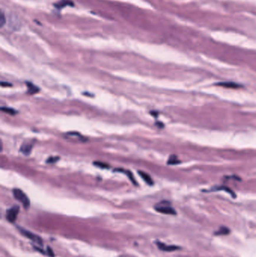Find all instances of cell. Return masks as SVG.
Segmentation results:
<instances>
[{
    "label": "cell",
    "mask_w": 256,
    "mask_h": 257,
    "mask_svg": "<svg viewBox=\"0 0 256 257\" xmlns=\"http://www.w3.org/2000/svg\"><path fill=\"white\" fill-rule=\"evenodd\" d=\"M155 210L158 212L164 214H170V215H175L176 214V210L171 206L170 202L167 201H163L159 202L155 206Z\"/></svg>",
    "instance_id": "cell-1"
},
{
    "label": "cell",
    "mask_w": 256,
    "mask_h": 257,
    "mask_svg": "<svg viewBox=\"0 0 256 257\" xmlns=\"http://www.w3.org/2000/svg\"><path fill=\"white\" fill-rule=\"evenodd\" d=\"M14 196L17 201L20 202L23 205V206L25 207L26 209H28L30 205V202L28 196L26 195L20 189H14L13 190Z\"/></svg>",
    "instance_id": "cell-2"
},
{
    "label": "cell",
    "mask_w": 256,
    "mask_h": 257,
    "mask_svg": "<svg viewBox=\"0 0 256 257\" xmlns=\"http://www.w3.org/2000/svg\"><path fill=\"white\" fill-rule=\"evenodd\" d=\"M17 228H18V229L20 230V232H21V234L23 235H24L25 237H27V238L30 239V240H32V241L35 242L36 244H39V245H41V246L43 245V241H42V239L39 236L37 235H35V234L32 233V232H29V231L26 230V229H23V228H21V227H17Z\"/></svg>",
    "instance_id": "cell-3"
},
{
    "label": "cell",
    "mask_w": 256,
    "mask_h": 257,
    "mask_svg": "<svg viewBox=\"0 0 256 257\" xmlns=\"http://www.w3.org/2000/svg\"><path fill=\"white\" fill-rule=\"evenodd\" d=\"M19 209H20L19 206L14 205V207H11L10 209L8 210L6 213V219L9 223H13L17 220V214L19 213Z\"/></svg>",
    "instance_id": "cell-4"
},
{
    "label": "cell",
    "mask_w": 256,
    "mask_h": 257,
    "mask_svg": "<svg viewBox=\"0 0 256 257\" xmlns=\"http://www.w3.org/2000/svg\"><path fill=\"white\" fill-rule=\"evenodd\" d=\"M156 244L161 251H165V252H171V251H174L180 249V247L178 246L166 245V244H163V243L160 242V241H156Z\"/></svg>",
    "instance_id": "cell-5"
},
{
    "label": "cell",
    "mask_w": 256,
    "mask_h": 257,
    "mask_svg": "<svg viewBox=\"0 0 256 257\" xmlns=\"http://www.w3.org/2000/svg\"><path fill=\"white\" fill-rule=\"evenodd\" d=\"M138 173L139 174L140 176L141 177V178L143 179V180H144L145 182L148 184V185H150V186L153 185L154 182H153V179L151 178V177L148 174H146V172H142V171H138Z\"/></svg>",
    "instance_id": "cell-6"
},
{
    "label": "cell",
    "mask_w": 256,
    "mask_h": 257,
    "mask_svg": "<svg viewBox=\"0 0 256 257\" xmlns=\"http://www.w3.org/2000/svg\"><path fill=\"white\" fill-rule=\"evenodd\" d=\"M216 85L220 86L222 87H226V88H232V89H237L241 87V86L239 84H237L234 82H221V83H218Z\"/></svg>",
    "instance_id": "cell-7"
},
{
    "label": "cell",
    "mask_w": 256,
    "mask_h": 257,
    "mask_svg": "<svg viewBox=\"0 0 256 257\" xmlns=\"http://www.w3.org/2000/svg\"><path fill=\"white\" fill-rule=\"evenodd\" d=\"M27 89H28V93L29 94H35L39 91V88H38L37 86L34 85L32 83H29V82H27Z\"/></svg>",
    "instance_id": "cell-8"
},
{
    "label": "cell",
    "mask_w": 256,
    "mask_h": 257,
    "mask_svg": "<svg viewBox=\"0 0 256 257\" xmlns=\"http://www.w3.org/2000/svg\"><path fill=\"white\" fill-rule=\"evenodd\" d=\"M229 233H230L229 229L227 227H224V226H222V227L220 228L217 232H215V235H228Z\"/></svg>",
    "instance_id": "cell-9"
},
{
    "label": "cell",
    "mask_w": 256,
    "mask_h": 257,
    "mask_svg": "<svg viewBox=\"0 0 256 257\" xmlns=\"http://www.w3.org/2000/svg\"><path fill=\"white\" fill-rule=\"evenodd\" d=\"M32 147L31 144H23V145L21 146L20 150L23 152V154H26V155H28V154H29L30 152H31Z\"/></svg>",
    "instance_id": "cell-10"
},
{
    "label": "cell",
    "mask_w": 256,
    "mask_h": 257,
    "mask_svg": "<svg viewBox=\"0 0 256 257\" xmlns=\"http://www.w3.org/2000/svg\"><path fill=\"white\" fill-rule=\"evenodd\" d=\"M180 160L178 159V157L176 155L170 156L168 160V165H176L180 163Z\"/></svg>",
    "instance_id": "cell-11"
},
{
    "label": "cell",
    "mask_w": 256,
    "mask_h": 257,
    "mask_svg": "<svg viewBox=\"0 0 256 257\" xmlns=\"http://www.w3.org/2000/svg\"><path fill=\"white\" fill-rule=\"evenodd\" d=\"M73 5V3H72V2H70V1H68V0H62V1H61V2H60L59 3L55 4V6L57 7L58 9H61V8H62V7L64 6H66V5Z\"/></svg>",
    "instance_id": "cell-12"
},
{
    "label": "cell",
    "mask_w": 256,
    "mask_h": 257,
    "mask_svg": "<svg viewBox=\"0 0 256 257\" xmlns=\"http://www.w3.org/2000/svg\"><path fill=\"white\" fill-rule=\"evenodd\" d=\"M1 110L2 112H5L7 114H11V115H14L17 113V111H15L14 109L10 108H6V107H2L1 108Z\"/></svg>",
    "instance_id": "cell-13"
},
{
    "label": "cell",
    "mask_w": 256,
    "mask_h": 257,
    "mask_svg": "<svg viewBox=\"0 0 256 257\" xmlns=\"http://www.w3.org/2000/svg\"><path fill=\"white\" fill-rule=\"evenodd\" d=\"M216 190H224V191H226V192H228V193H229L230 195H231V196H232V197H234V198L236 197V195H235L234 192H233V191L231 190V189H229V188H228V187H218V188L216 189Z\"/></svg>",
    "instance_id": "cell-14"
},
{
    "label": "cell",
    "mask_w": 256,
    "mask_h": 257,
    "mask_svg": "<svg viewBox=\"0 0 256 257\" xmlns=\"http://www.w3.org/2000/svg\"><path fill=\"white\" fill-rule=\"evenodd\" d=\"M121 172H123L125 174H126L127 176H128V178H129L130 180H131V182H132V184H135V185H138V184H137L136 180H135V177H134V175H133V174H132L131 173V172H129V171L123 170V171H121Z\"/></svg>",
    "instance_id": "cell-15"
},
{
    "label": "cell",
    "mask_w": 256,
    "mask_h": 257,
    "mask_svg": "<svg viewBox=\"0 0 256 257\" xmlns=\"http://www.w3.org/2000/svg\"><path fill=\"white\" fill-rule=\"evenodd\" d=\"M93 164H94L95 166L102 168V169H108V168H110V166L108 165V164L104 163V162H94V163Z\"/></svg>",
    "instance_id": "cell-16"
},
{
    "label": "cell",
    "mask_w": 256,
    "mask_h": 257,
    "mask_svg": "<svg viewBox=\"0 0 256 257\" xmlns=\"http://www.w3.org/2000/svg\"><path fill=\"white\" fill-rule=\"evenodd\" d=\"M59 159H60V158H59V157H50V158H49L46 161V162H47V163L53 164V163H54V162H57Z\"/></svg>",
    "instance_id": "cell-17"
},
{
    "label": "cell",
    "mask_w": 256,
    "mask_h": 257,
    "mask_svg": "<svg viewBox=\"0 0 256 257\" xmlns=\"http://www.w3.org/2000/svg\"><path fill=\"white\" fill-rule=\"evenodd\" d=\"M5 22H6V20H5V14H4L3 12H2L1 13V17H0V26H1V27H2L5 25Z\"/></svg>",
    "instance_id": "cell-18"
},
{
    "label": "cell",
    "mask_w": 256,
    "mask_h": 257,
    "mask_svg": "<svg viewBox=\"0 0 256 257\" xmlns=\"http://www.w3.org/2000/svg\"><path fill=\"white\" fill-rule=\"evenodd\" d=\"M47 255L49 256L50 257H54L55 256V254H54V253H53V250H52L51 247H47Z\"/></svg>",
    "instance_id": "cell-19"
},
{
    "label": "cell",
    "mask_w": 256,
    "mask_h": 257,
    "mask_svg": "<svg viewBox=\"0 0 256 257\" xmlns=\"http://www.w3.org/2000/svg\"><path fill=\"white\" fill-rule=\"evenodd\" d=\"M1 85H2V87H5V86H9V87H11V84H8V83H4V82H2V83H1Z\"/></svg>",
    "instance_id": "cell-20"
}]
</instances>
